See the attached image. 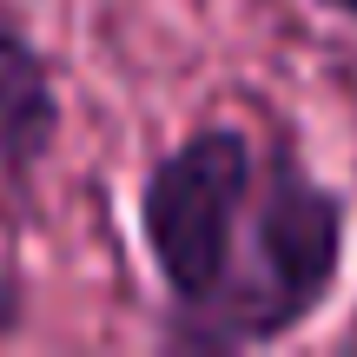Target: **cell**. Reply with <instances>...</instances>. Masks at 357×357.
Instances as JSON below:
<instances>
[{
  "label": "cell",
  "instance_id": "1",
  "mask_svg": "<svg viewBox=\"0 0 357 357\" xmlns=\"http://www.w3.org/2000/svg\"><path fill=\"white\" fill-rule=\"evenodd\" d=\"M258 178H265V146L231 119L192 126L139 178V238L166 291L159 337L172 351H192L199 324L212 318V305L238 271L245 231L258 212Z\"/></svg>",
  "mask_w": 357,
  "mask_h": 357
},
{
  "label": "cell",
  "instance_id": "2",
  "mask_svg": "<svg viewBox=\"0 0 357 357\" xmlns=\"http://www.w3.org/2000/svg\"><path fill=\"white\" fill-rule=\"evenodd\" d=\"M344 192L324 185L298 146H265L258 212L245 231L238 271L212 305V318L199 324L192 351H265L305 331L344 278Z\"/></svg>",
  "mask_w": 357,
  "mask_h": 357
},
{
  "label": "cell",
  "instance_id": "3",
  "mask_svg": "<svg viewBox=\"0 0 357 357\" xmlns=\"http://www.w3.org/2000/svg\"><path fill=\"white\" fill-rule=\"evenodd\" d=\"M60 146V79L40 40L0 7V178L33 185Z\"/></svg>",
  "mask_w": 357,
  "mask_h": 357
},
{
  "label": "cell",
  "instance_id": "4",
  "mask_svg": "<svg viewBox=\"0 0 357 357\" xmlns=\"http://www.w3.org/2000/svg\"><path fill=\"white\" fill-rule=\"evenodd\" d=\"M318 7H331V13H351V20H357V0H318Z\"/></svg>",
  "mask_w": 357,
  "mask_h": 357
}]
</instances>
